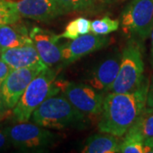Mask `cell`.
Segmentation results:
<instances>
[{"instance_id":"7c38bea8","label":"cell","mask_w":153,"mask_h":153,"mask_svg":"<svg viewBox=\"0 0 153 153\" xmlns=\"http://www.w3.org/2000/svg\"><path fill=\"white\" fill-rule=\"evenodd\" d=\"M0 59L6 62L12 69L44 64L33 44L2 50L0 51Z\"/></svg>"},{"instance_id":"6da1fadb","label":"cell","mask_w":153,"mask_h":153,"mask_svg":"<svg viewBox=\"0 0 153 153\" xmlns=\"http://www.w3.org/2000/svg\"><path fill=\"white\" fill-rule=\"evenodd\" d=\"M150 82L145 79L138 89L128 93L110 92L104 98L98 128L122 137L146 108Z\"/></svg>"},{"instance_id":"9c48e42d","label":"cell","mask_w":153,"mask_h":153,"mask_svg":"<svg viewBox=\"0 0 153 153\" xmlns=\"http://www.w3.org/2000/svg\"><path fill=\"white\" fill-rule=\"evenodd\" d=\"M8 5L25 17L39 22L53 20L64 12L56 0H4Z\"/></svg>"},{"instance_id":"44dd1931","label":"cell","mask_w":153,"mask_h":153,"mask_svg":"<svg viewBox=\"0 0 153 153\" xmlns=\"http://www.w3.org/2000/svg\"><path fill=\"white\" fill-rule=\"evenodd\" d=\"M79 36H80V34H79L78 29H77V27H76V19L72 20L71 22H69L66 25L64 33H62L61 35H60V38H65L71 39V40H73L75 38H78Z\"/></svg>"},{"instance_id":"2e32d148","label":"cell","mask_w":153,"mask_h":153,"mask_svg":"<svg viewBox=\"0 0 153 153\" xmlns=\"http://www.w3.org/2000/svg\"><path fill=\"white\" fill-rule=\"evenodd\" d=\"M124 139L121 141L119 152L144 153L147 152L145 140L135 126L133 125L124 134Z\"/></svg>"},{"instance_id":"9a60e30c","label":"cell","mask_w":153,"mask_h":153,"mask_svg":"<svg viewBox=\"0 0 153 153\" xmlns=\"http://www.w3.org/2000/svg\"><path fill=\"white\" fill-rule=\"evenodd\" d=\"M121 141L118 137L102 133L90 136L82 149L83 153H115L119 152Z\"/></svg>"},{"instance_id":"ba28073f","label":"cell","mask_w":153,"mask_h":153,"mask_svg":"<svg viewBox=\"0 0 153 153\" xmlns=\"http://www.w3.org/2000/svg\"><path fill=\"white\" fill-rule=\"evenodd\" d=\"M60 87L71 105L82 114L94 116L101 113L104 98L92 86L70 82Z\"/></svg>"},{"instance_id":"8992f818","label":"cell","mask_w":153,"mask_h":153,"mask_svg":"<svg viewBox=\"0 0 153 153\" xmlns=\"http://www.w3.org/2000/svg\"><path fill=\"white\" fill-rule=\"evenodd\" d=\"M6 132L10 141L16 147L26 151L39 152L47 149L53 146L60 136L47 128L27 122H20L9 127Z\"/></svg>"},{"instance_id":"83f0119b","label":"cell","mask_w":153,"mask_h":153,"mask_svg":"<svg viewBox=\"0 0 153 153\" xmlns=\"http://www.w3.org/2000/svg\"><path fill=\"white\" fill-rule=\"evenodd\" d=\"M151 40H152V50H151V54H152V64L153 66V28L151 33Z\"/></svg>"},{"instance_id":"5bb4252c","label":"cell","mask_w":153,"mask_h":153,"mask_svg":"<svg viewBox=\"0 0 153 153\" xmlns=\"http://www.w3.org/2000/svg\"><path fill=\"white\" fill-rule=\"evenodd\" d=\"M15 24L0 27V51L33 44L27 30Z\"/></svg>"},{"instance_id":"f1b7e54d","label":"cell","mask_w":153,"mask_h":153,"mask_svg":"<svg viewBox=\"0 0 153 153\" xmlns=\"http://www.w3.org/2000/svg\"><path fill=\"white\" fill-rule=\"evenodd\" d=\"M146 110L147 111H149V112H152V113H153V107H147V106H146Z\"/></svg>"},{"instance_id":"d4e9b609","label":"cell","mask_w":153,"mask_h":153,"mask_svg":"<svg viewBox=\"0 0 153 153\" xmlns=\"http://www.w3.org/2000/svg\"><path fill=\"white\" fill-rule=\"evenodd\" d=\"M146 106L147 107H153V78L151 83H150V85H149Z\"/></svg>"},{"instance_id":"4fadbf2b","label":"cell","mask_w":153,"mask_h":153,"mask_svg":"<svg viewBox=\"0 0 153 153\" xmlns=\"http://www.w3.org/2000/svg\"><path fill=\"white\" fill-rule=\"evenodd\" d=\"M122 55L105 60L94 68L88 80L90 86L98 91L109 92L110 88L116 80L120 68Z\"/></svg>"},{"instance_id":"5b68a950","label":"cell","mask_w":153,"mask_h":153,"mask_svg":"<svg viewBox=\"0 0 153 153\" xmlns=\"http://www.w3.org/2000/svg\"><path fill=\"white\" fill-rule=\"evenodd\" d=\"M121 25L128 37L146 40L153 28V0H132L122 12Z\"/></svg>"},{"instance_id":"4316f807","label":"cell","mask_w":153,"mask_h":153,"mask_svg":"<svg viewBox=\"0 0 153 153\" xmlns=\"http://www.w3.org/2000/svg\"><path fill=\"white\" fill-rule=\"evenodd\" d=\"M145 145L147 149V152H153V138L145 141Z\"/></svg>"},{"instance_id":"52a82bcc","label":"cell","mask_w":153,"mask_h":153,"mask_svg":"<svg viewBox=\"0 0 153 153\" xmlns=\"http://www.w3.org/2000/svg\"><path fill=\"white\" fill-rule=\"evenodd\" d=\"M46 65L13 69L1 84V90L6 108H14L29 83L38 74L48 68Z\"/></svg>"},{"instance_id":"7a4b0ae2","label":"cell","mask_w":153,"mask_h":153,"mask_svg":"<svg viewBox=\"0 0 153 153\" xmlns=\"http://www.w3.org/2000/svg\"><path fill=\"white\" fill-rule=\"evenodd\" d=\"M33 121L38 125L63 129L82 123L84 114L75 108L63 93L52 94L34 111Z\"/></svg>"},{"instance_id":"3957f363","label":"cell","mask_w":153,"mask_h":153,"mask_svg":"<svg viewBox=\"0 0 153 153\" xmlns=\"http://www.w3.org/2000/svg\"><path fill=\"white\" fill-rule=\"evenodd\" d=\"M55 71L48 67L29 83L13 110L14 117L19 123L27 122L45 99L60 92V85L55 82Z\"/></svg>"},{"instance_id":"ac0fdd59","label":"cell","mask_w":153,"mask_h":153,"mask_svg":"<svg viewBox=\"0 0 153 153\" xmlns=\"http://www.w3.org/2000/svg\"><path fill=\"white\" fill-rule=\"evenodd\" d=\"M134 125L137 128L139 132L141 134L145 141L153 138V113L145 110Z\"/></svg>"},{"instance_id":"30bf717a","label":"cell","mask_w":153,"mask_h":153,"mask_svg":"<svg viewBox=\"0 0 153 153\" xmlns=\"http://www.w3.org/2000/svg\"><path fill=\"white\" fill-rule=\"evenodd\" d=\"M110 44V38L95 34H85L60 45L62 61L68 65L83 56L103 49Z\"/></svg>"},{"instance_id":"d6986e66","label":"cell","mask_w":153,"mask_h":153,"mask_svg":"<svg viewBox=\"0 0 153 153\" xmlns=\"http://www.w3.org/2000/svg\"><path fill=\"white\" fill-rule=\"evenodd\" d=\"M20 19L21 16L11 9L4 0H0V27L17 23Z\"/></svg>"},{"instance_id":"277c9868","label":"cell","mask_w":153,"mask_h":153,"mask_svg":"<svg viewBox=\"0 0 153 153\" xmlns=\"http://www.w3.org/2000/svg\"><path fill=\"white\" fill-rule=\"evenodd\" d=\"M144 81V61L140 46L136 40L132 39L123 51L119 71L109 92H132L140 87Z\"/></svg>"},{"instance_id":"f546056e","label":"cell","mask_w":153,"mask_h":153,"mask_svg":"<svg viewBox=\"0 0 153 153\" xmlns=\"http://www.w3.org/2000/svg\"><path fill=\"white\" fill-rule=\"evenodd\" d=\"M1 116H3V114H0V117H1Z\"/></svg>"},{"instance_id":"484cf974","label":"cell","mask_w":153,"mask_h":153,"mask_svg":"<svg viewBox=\"0 0 153 153\" xmlns=\"http://www.w3.org/2000/svg\"><path fill=\"white\" fill-rule=\"evenodd\" d=\"M6 106L4 101V98H3V94H2V90H1V85H0V114H4V110H5Z\"/></svg>"},{"instance_id":"8fae6325","label":"cell","mask_w":153,"mask_h":153,"mask_svg":"<svg viewBox=\"0 0 153 153\" xmlns=\"http://www.w3.org/2000/svg\"><path fill=\"white\" fill-rule=\"evenodd\" d=\"M42 61L49 67L62 61L61 48L58 44L60 35L35 27L29 33Z\"/></svg>"},{"instance_id":"603a6c76","label":"cell","mask_w":153,"mask_h":153,"mask_svg":"<svg viewBox=\"0 0 153 153\" xmlns=\"http://www.w3.org/2000/svg\"><path fill=\"white\" fill-rule=\"evenodd\" d=\"M12 70L13 69L6 62H4L2 59H0V85L4 81V79L8 76Z\"/></svg>"},{"instance_id":"e0dca14e","label":"cell","mask_w":153,"mask_h":153,"mask_svg":"<svg viewBox=\"0 0 153 153\" xmlns=\"http://www.w3.org/2000/svg\"><path fill=\"white\" fill-rule=\"evenodd\" d=\"M119 27V22L112 20L108 16L101 19H97L91 22L90 32L95 35L105 36L109 33L117 31Z\"/></svg>"},{"instance_id":"ffe728a7","label":"cell","mask_w":153,"mask_h":153,"mask_svg":"<svg viewBox=\"0 0 153 153\" xmlns=\"http://www.w3.org/2000/svg\"><path fill=\"white\" fill-rule=\"evenodd\" d=\"M63 12L80 10L90 5L93 0H56Z\"/></svg>"},{"instance_id":"7402d4cb","label":"cell","mask_w":153,"mask_h":153,"mask_svg":"<svg viewBox=\"0 0 153 153\" xmlns=\"http://www.w3.org/2000/svg\"><path fill=\"white\" fill-rule=\"evenodd\" d=\"M76 27H77L80 36L81 35H85V34L90 33L91 22H89L88 19L84 18V17H79V18L76 19Z\"/></svg>"},{"instance_id":"cb8c5ba5","label":"cell","mask_w":153,"mask_h":153,"mask_svg":"<svg viewBox=\"0 0 153 153\" xmlns=\"http://www.w3.org/2000/svg\"><path fill=\"white\" fill-rule=\"evenodd\" d=\"M9 141H10V140H9L6 129L0 128V150L5 148Z\"/></svg>"}]
</instances>
